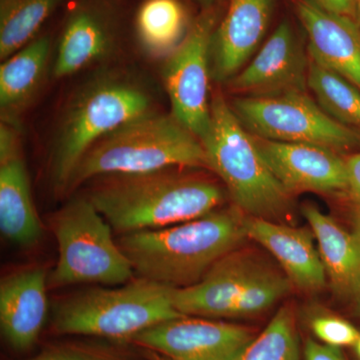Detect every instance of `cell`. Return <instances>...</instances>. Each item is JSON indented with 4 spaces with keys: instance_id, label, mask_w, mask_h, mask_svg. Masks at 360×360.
I'll use <instances>...</instances> for the list:
<instances>
[{
    "instance_id": "cell-1",
    "label": "cell",
    "mask_w": 360,
    "mask_h": 360,
    "mask_svg": "<svg viewBox=\"0 0 360 360\" xmlns=\"http://www.w3.org/2000/svg\"><path fill=\"white\" fill-rule=\"evenodd\" d=\"M245 213L236 205L165 229L118 238L137 277L175 288L193 285L246 238Z\"/></svg>"
},
{
    "instance_id": "cell-27",
    "label": "cell",
    "mask_w": 360,
    "mask_h": 360,
    "mask_svg": "<svg viewBox=\"0 0 360 360\" xmlns=\"http://www.w3.org/2000/svg\"><path fill=\"white\" fill-rule=\"evenodd\" d=\"M28 360H124L122 356L106 348L84 345H58L46 348Z\"/></svg>"
},
{
    "instance_id": "cell-14",
    "label": "cell",
    "mask_w": 360,
    "mask_h": 360,
    "mask_svg": "<svg viewBox=\"0 0 360 360\" xmlns=\"http://www.w3.org/2000/svg\"><path fill=\"white\" fill-rule=\"evenodd\" d=\"M0 231L13 245L32 248L42 236L20 148V129L0 127Z\"/></svg>"
},
{
    "instance_id": "cell-7",
    "label": "cell",
    "mask_w": 360,
    "mask_h": 360,
    "mask_svg": "<svg viewBox=\"0 0 360 360\" xmlns=\"http://www.w3.org/2000/svg\"><path fill=\"white\" fill-rule=\"evenodd\" d=\"M58 259L49 272V288L75 284L122 285L134 278V270L113 231L89 198H77L51 219Z\"/></svg>"
},
{
    "instance_id": "cell-18",
    "label": "cell",
    "mask_w": 360,
    "mask_h": 360,
    "mask_svg": "<svg viewBox=\"0 0 360 360\" xmlns=\"http://www.w3.org/2000/svg\"><path fill=\"white\" fill-rule=\"evenodd\" d=\"M47 277L41 267H30L0 283V329L14 350L26 352L39 340L49 314Z\"/></svg>"
},
{
    "instance_id": "cell-2",
    "label": "cell",
    "mask_w": 360,
    "mask_h": 360,
    "mask_svg": "<svg viewBox=\"0 0 360 360\" xmlns=\"http://www.w3.org/2000/svg\"><path fill=\"white\" fill-rule=\"evenodd\" d=\"M89 200L118 236L165 229L219 208L224 193L212 180L168 169L103 176Z\"/></svg>"
},
{
    "instance_id": "cell-8",
    "label": "cell",
    "mask_w": 360,
    "mask_h": 360,
    "mask_svg": "<svg viewBox=\"0 0 360 360\" xmlns=\"http://www.w3.org/2000/svg\"><path fill=\"white\" fill-rule=\"evenodd\" d=\"M231 106L245 129L259 139L314 144L338 153L360 148V131L335 122L307 92L240 96Z\"/></svg>"
},
{
    "instance_id": "cell-28",
    "label": "cell",
    "mask_w": 360,
    "mask_h": 360,
    "mask_svg": "<svg viewBox=\"0 0 360 360\" xmlns=\"http://www.w3.org/2000/svg\"><path fill=\"white\" fill-rule=\"evenodd\" d=\"M347 188L345 195L349 207L352 231L360 238V151L347 158Z\"/></svg>"
},
{
    "instance_id": "cell-32",
    "label": "cell",
    "mask_w": 360,
    "mask_h": 360,
    "mask_svg": "<svg viewBox=\"0 0 360 360\" xmlns=\"http://www.w3.org/2000/svg\"><path fill=\"white\" fill-rule=\"evenodd\" d=\"M194 1L202 8V11H205V9L212 8L217 0H194Z\"/></svg>"
},
{
    "instance_id": "cell-11",
    "label": "cell",
    "mask_w": 360,
    "mask_h": 360,
    "mask_svg": "<svg viewBox=\"0 0 360 360\" xmlns=\"http://www.w3.org/2000/svg\"><path fill=\"white\" fill-rule=\"evenodd\" d=\"M253 338L245 326L182 315L144 329L130 341L170 360H234Z\"/></svg>"
},
{
    "instance_id": "cell-17",
    "label": "cell",
    "mask_w": 360,
    "mask_h": 360,
    "mask_svg": "<svg viewBox=\"0 0 360 360\" xmlns=\"http://www.w3.org/2000/svg\"><path fill=\"white\" fill-rule=\"evenodd\" d=\"M298 20L309 37L310 60L335 71L360 89V25L309 0H296Z\"/></svg>"
},
{
    "instance_id": "cell-29",
    "label": "cell",
    "mask_w": 360,
    "mask_h": 360,
    "mask_svg": "<svg viewBox=\"0 0 360 360\" xmlns=\"http://www.w3.org/2000/svg\"><path fill=\"white\" fill-rule=\"evenodd\" d=\"M330 13L348 16L360 21V0H309Z\"/></svg>"
},
{
    "instance_id": "cell-23",
    "label": "cell",
    "mask_w": 360,
    "mask_h": 360,
    "mask_svg": "<svg viewBox=\"0 0 360 360\" xmlns=\"http://www.w3.org/2000/svg\"><path fill=\"white\" fill-rule=\"evenodd\" d=\"M65 0H0V58L6 60L37 39Z\"/></svg>"
},
{
    "instance_id": "cell-25",
    "label": "cell",
    "mask_w": 360,
    "mask_h": 360,
    "mask_svg": "<svg viewBox=\"0 0 360 360\" xmlns=\"http://www.w3.org/2000/svg\"><path fill=\"white\" fill-rule=\"evenodd\" d=\"M300 343L290 307H283L266 328L234 360H300Z\"/></svg>"
},
{
    "instance_id": "cell-31",
    "label": "cell",
    "mask_w": 360,
    "mask_h": 360,
    "mask_svg": "<svg viewBox=\"0 0 360 360\" xmlns=\"http://www.w3.org/2000/svg\"><path fill=\"white\" fill-rule=\"evenodd\" d=\"M143 354L148 360H170L165 355L158 354V352H153V350L144 349Z\"/></svg>"
},
{
    "instance_id": "cell-3",
    "label": "cell",
    "mask_w": 360,
    "mask_h": 360,
    "mask_svg": "<svg viewBox=\"0 0 360 360\" xmlns=\"http://www.w3.org/2000/svg\"><path fill=\"white\" fill-rule=\"evenodd\" d=\"M174 167H207L202 144L174 115L149 111L94 144L73 172L66 193L96 177Z\"/></svg>"
},
{
    "instance_id": "cell-16",
    "label": "cell",
    "mask_w": 360,
    "mask_h": 360,
    "mask_svg": "<svg viewBox=\"0 0 360 360\" xmlns=\"http://www.w3.org/2000/svg\"><path fill=\"white\" fill-rule=\"evenodd\" d=\"M274 0H231L210 47L212 77L229 82L245 68L264 39Z\"/></svg>"
},
{
    "instance_id": "cell-10",
    "label": "cell",
    "mask_w": 360,
    "mask_h": 360,
    "mask_svg": "<svg viewBox=\"0 0 360 360\" xmlns=\"http://www.w3.org/2000/svg\"><path fill=\"white\" fill-rule=\"evenodd\" d=\"M274 269L255 255L233 250L213 264L198 283L174 288L179 314L206 319H241L250 290Z\"/></svg>"
},
{
    "instance_id": "cell-15",
    "label": "cell",
    "mask_w": 360,
    "mask_h": 360,
    "mask_svg": "<svg viewBox=\"0 0 360 360\" xmlns=\"http://www.w3.org/2000/svg\"><path fill=\"white\" fill-rule=\"evenodd\" d=\"M116 30L110 0H77L59 37L54 77H70L108 58L115 49Z\"/></svg>"
},
{
    "instance_id": "cell-5",
    "label": "cell",
    "mask_w": 360,
    "mask_h": 360,
    "mask_svg": "<svg viewBox=\"0 0 360 360\" xmlns=\"http://www.w3.org/2000/svg\"><path fill=\"white\" fill-rule=\"evenodd\" d=\"M174 288L137 277L116 288L78 291L54 303L52 328L58 335L130 340L144 329L184 315L175 309Z\"/></svg>"
},
{
    "instance_id": "cell-24",
    "label": "cell",
    "mask_w": 360,
    "mask_h": 360,
    "mask_svg": "<svg viewBox=\"0 0 360 360\" xmlns=\"http://www.w3.org/2000/svg\"><path fill=\"white\" fill-rule=\"evenodd\" d=\"M307 87L317 104L335 122L360 130V89L335 71L309 61Z\"/></svg>"
},
{
    "instance_id": "cell-33",
    "label": "cell",
    "mask_w": 360,
    "mask_h": 360,
    "mask_svg": "<svg viewBox=\"0 0 360 360\" xmlns=\"http://www.w3.org/2000/svg\"><path fill=\"white\" fill-rule=\"evenodd\" d=\"M354 347V354L356 355L357 359L360 360V333L359 338L355 341L354 347Z\"/></svg>"
},
{
    "instance_id": "cell-6",
    "label": "cell",
    "mask_w": 360,
    "mask_h": 360,
    "mask_svg": "<svg viewBox=\"0 0 360 360\" xmlns=\"http://www.w3.org/2000/svg\"><path fill=\"white\" fill-rule=\"evenodd\" d=\"M146 90L129 79L103 77L85 85L63 113L51 158L52 184L66 193L73 172L90 148L106 135L150 111Z\"/></svg>"
},
{
    "instance_id": "cell-22",
    "label": "cell",
    "mask_w": 360,
    "mask_h": 360,
    "mask_svg": "<svg viewBox=\"0 0 360 360\" xmlns=\"http://www.w3.org/2000/svg\"><path fill=\"white\" fill-rule=\"evenodd\" d=\"M135 25L148 54L169 56L186 37V9L179 0H146L137 11Z\"/></svg>"
},
{
    "instance_id": "cell-34",
    "label": "cell",
    "mask_w": 360,
    "mask_h": 360,
    "mask_svg": "<svg viewBox=\"0 0 360 360\" xmlns=\"http://www.w3.org/2000/svg\"><path fill=\"white\" fill-rule=\"evenodd\" d=\"M357 307H359V311L360 312V297L359 298V300L356 302Z\"/></svg>"
},
{
    "instance_id": "cell-20",
    "label": "cell",
    "mask_w": 360,
    "mask_h": 360,
    "mask_svg": "<svg viewBox=\"0 0 360 360\" xmlns=\"http://www.w3.org/2000/svg\"><path fill=\"white\" fill-rule=\"evenodd\" d=\"M302 213L316 239L333 295L356 302L360 297V238L315 205L303 206Z\"/></svg>"
},
{
    "instance_id": "cell-13",
    "label": "cell",
    "mask_w": 360,
    "mask_h": 360,
    "mask_svg": "<svg viewBox=\"0 0 360 360\" xmlns=\"http://www.w3.org/2000/svg\"><path fill=\"white\" fill-rule=\"evenodd\" d=\"M309 61L292 26L283 21L229 86L243 96H272L305 92Z\"/></svg>"
},
{
    "instance_id": "cell-9",
    "label": "cell",
    "mask_w": 360,
    "mask_h": 360,
    "mask_svg": "<svg viewBox=\"0 0 360 360\" xmlns=\"http://www.w3.org/2000/svg\"><path fill=\"white\" fill-rule=\"evenodd\" d=\"M217 20L213 7L202 11L163 70L172 115L200 141L210 122V47Z\"/></svg>"
},
{
    "instance_id": "cell-4",
    "label": "cell",
    "mask_w": 360,
    "mask_h": 360,
    "mask_svg": "<svg viewBox=\"0 0 360 360\" xmlns=\"http://www.w3.org/2000/svg\"><path fill=\"white\" fill-rule=\"evenodd\" d=\"M200 142L207 168L224 181L241 212L276 222L288 214L290 194L267 167L255 137L221 94L210 101V127Z\"/></svg>"
},
{
    "instance_id": "cell-19",
    "label": "cell",
    "mask_w": 360,
    "mask_h": 360,
    "mask_svg": "<svg viewBox=\"0 0 360 360\" xmlns=\"http://www.w3.org/2000/svg\"><path fill=\"white\" fill-rule=\"evenodd\" d=\"M245 231L246 238L276 257L293 286L305 292H317L324 288L328 277L311 229L246 215Z\"/></svg>"
},
{
    "instance_id": "cell-26",
    "label": "cell",
    "mask_w": 360,
    "mask_h": 360,
    "mask_svg": "<svg viewBox=\"0 0 360 360\" xmlns=\"http://www.w3.org/2000/svg\"><path fill=\"white\" fill-rule=\"evenodd\" d=\"M307 322L319 342L329 347H354L360 333L352 322L322 307L307 310Z\"/></svg>"
},
{
    "instance_id": "cell-21",
    "label": "cell",
    "mask_w": 360,
    "mask_h": 360,
    "mask_svg": "<svg viewBox=\"0 0 360 360\" xmlns=\"http://www.w3.org/2000/svg\"><path fill=\"white\" fill-rule=\"evenodd\" d=\"M51 39L37 37L0 66L1 122L20 129V117L44 85L51 59Z\"/></svg>"
},
{
    "instance_id": "cell-30",
    "label": "cell",
    "mask_w": 360,
    "mask_h": 360,
    "mask_svg": "<svg viewBox=\"0 0 360 360\" xmlns=\"http://www.w3.org/2000/svg\"><path fill=\"white\" fill-rule=\"evenodd\" d=\"M304 360H347L340 348L329 347L319 341L307 340L304 345Z\"/></svg>"
},
{
    "instance_id": "cell-12",
    "label": "cell",
    "mask_w": 360,
    "mask_h": 360,
    "mask_svg": "<svg viewBox=\"0 0 360 360\" xmlns=\"http://www.w3.org/2000/svg\"><path fill=\"white\" fill-rule=\"evenodd\" d=\"M253 137L267 167L290 195L347 191V160L333 149Z\"/></svg>"
}]
</instances>
